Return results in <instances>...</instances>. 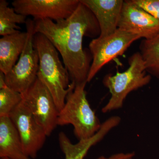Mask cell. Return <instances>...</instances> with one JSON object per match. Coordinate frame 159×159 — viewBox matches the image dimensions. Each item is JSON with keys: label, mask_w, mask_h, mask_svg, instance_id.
I'll return each instance as SVG.
<instances>
[{"label": "cell", "mask_w": 159, "mask_h": 159, "mask_svg": "<svg viewBox=\"0 0 159 159\" xmlns=\"http://www.w3.org/2000/svg\"><path fill=\"white\" fill-rule=\"evenodd\" d=\"M140 50L147 72L159 77V33L151 39L143 40Z\"/></svg>", "instance_id": "15"}, {"label": "cell", "mask_w": 159, "mask_h": 159, "mask_svg": "<svg viewBox=\"0 0 159 159\" xmlns=\"http://www.w3.org/2000/svg\"><path fill=\"white\" fill-rule=\"evenodd\" d=\"M60 148L65 159H84L91 148L90 144L84 140H80L73 144L68 137L60 140Z\"/></svg>", "instance_id": "17"}, {"label": "cell", "mask_w": 159, "mask_h": 159, "mask_svg": "<svg viewBox=\"0 0 159 159\" xmlns=\"http://www.w3.org/2000/svg\"><path fill=\"white\" fill-rule=\"evenodd\" d=\"M9 117L17 129L24 152L30 158H36L48 137L45 131L22 101Z\"/></svg>", "instance_id": "8"}, {"label": "cell", "mask_w": 159, "mask_h": 159, "mask_svg": "<svg viewBox=\"0 0 159 159\" xmlns=\"http://www.w3.org/2000/svg\"><path fill=\"white\" fill-rule=\"evenodd\" d=\"M140 38L137 34L118 29L110 35L105 37L98 36L92 40L89 48L93 61L87 82H90L103 66L122 55L133 43Z\"/></svg>", "instance_id": "6"}, {"label": "cell", "mask_w": 159, "mask_h": 159, "mask_svg": "<svg viewBox=\"0 0 159 159\" xmlns=\"http://www.w3.org/2000/svg\"><path fill=\"white\" fill-rule=\"evenodd\" d=\"M1 159H10L7 158H1Z\"/></svg>", "instance_id": "21"}, {"label": "cell", "mask_w": 159, "mask_h": 159, "mask_svg": "<svg viewBox=\"0 0 159 159\" xmlns=\"http://www.w3.org/2000/svg\"><path fill=\"white\" fill-rule=\"evenodd\" d=\"M35 33L43 34L62 57L72 83L87 82L90 60L83 48L84 36L96 38L100 34L99 24L92 11L80 2L70 16L54 21L34 20Z\"/></svg>", "instance_id": "1"}, {"label": "cell", "mask_w": 159, "mask_h": 159, "mask_svg": "<svg viewBox=\"0 0 159 159\" xmlns=\"http://www.w3.org/2000/svg\"><path fill=\"white\" fill-rule=\"evenodd\" d=\"M87 83L77 84L69 92L57 120V125L60 126L73 125L74 134L79 140L93 136L102 125L87 98Z\"/></svg>", "instance_id": "3"}, {"label": "cell", "mask_w": 159, "mask_h": 159, "mask_svg": "<svg viewBox=\"0 0 159 159\" xmlns=\"http://www.w3.org/2000/svg\"><path fill=\"white\" fill-rule=\"evenodd\" d=\"M93 14L100 29V37L113 34L118 29L122 0H80Z\"/></svg>", "instance_id": "11"}, {"label": "cell", "mask_w": 159, "mask_h": 159, "mask_svg": "<svg viewBox=\"0 0 159 159\" xmlns=\"http://www.w3.org/2000/svg\"><path fill=\"white\" fill-rule=\"evenodd\" d=\"M22 102L42 126L48 137L57 126L59 111L52 95L37 77L28 90L22 94Z\"/></svg>", "instance_id": "7"}, {"label": "cell", "mask_w": 159, "mask_h": 159, "mask_svg": "<svg viewBox=\"0 0 159 159\" xmlns=\"http://www.w3.org/2000/svg\"><path fill=\"white\" fill-rule=\"evenodd\" d=\"M31 159L23 150L21 140L10 117H0V158Z\"/></svg>", "instance_id": "12"}, {"label": "cell", "mask_w": 159, "mask_h": 159, "mask_svg": "<svg viewBox=\"0 0 159 159\" xmlns=\"http://www.w3.org/2000/svg\"><path fill=\"white\" fill-rule=\"evenodd\" d=\"M134 4L159 20V0H132Z\"/></svg>", "instance_id": "18"}, {"label": "cell", "mask_w": 159, "mask_h": 159, "mask_svg": "<svg viewBox=\"0 0 159 159\" xmlns=\"http://www.w3.org/2000/svg\"><path fill=\"white\" fill-rule=\"evenodd\" d=\"M134 155L135 153L134 152H127V153L120 152V153L115 154L109 157H106L102 156L99 157L97 159H127L129 158H133Z\"/></svg>", "instance_id": "19"}, {"label": "cell", "mask_w": 159, "mask_h": 159, "mask_svg": "<svg viewBox=\"0 0 159 159\" xmlns=\"http://www.w3.org/2000/svg\"><path fill=\"white\" fill-rule=\"evenodd\" d=\"M7 86L6 84V74L0 71V89L4 88Z\"/></svg>", "instance_id": "20"}, {"label": "cell", "mask_w": 159, "mask_h": 159, "mask_svg": "<svg viewBox=\"0 0 159 159\" xmlns=\"http://www.w3.org/2000/svg\"><path fill=\"white\" fill-rule=\"evenodd\" d=\"M128 68L115 75H107L102 80L108 89L111 97L102 109L103 113L122 108L127 96L150 82L151 76L147 74L145 61L140 52L133 54L129 59Z\"/></svg>", "instance_id": "4"}, {"label": "cell", "mask_w": 159, "mask_h": 159, "mask_svg": "<svg viewBox=\"0 0 159 159\" xmlns=\"http://www.w3.org/2000/svg\"><path fill=\"white\" fill-rule=\"evenodd\" d=\"M80 2V0H15L11 4L16 12L26 17L57 21L70 16Z\"/></svg>", "instance_id": "9"}, {"label": "cell", "mask_w": 159, "mask_h": 159, "mask_svg": "<svg viewBox=\"0 0 159 159\" xmlns=\"http://www.w3.org/2000/svg\"><path fill=\"white\" fill-rule=\"evenodd\" d=\"M33 43L39 57L37 77L48 89L60 111L75 84L70 83L68 71L60 59L58 51L44 35L35 33Z\"/></svg>", "instance_id": "2"}, {"label": "cell", "mask_w": 159, "mask_h": 159, "mask_svg": "<svg viewBox=\"0 0 159 159\" xmlns=\"http://www.w3.org/2000/svg\"><path fill=\"white\" fill-rule=\"evenodd\" d=\"M27 32L19 31L0 39V71L7 74L17 62L25 45Z\"/></svg>", "instance_id": "13"}, {"label": "cell", "mask_w": 159, "mask_h": 159, "mask_svg": "<svg viewBox=\"0 0 159 159\" xmlns=\"http://www.w3.org/2000/svg\"><path fill=\"white\" fill-rule=\"evenodd\" d=\"M27 39L25 45L16 64L6 75V85L22 94L26 93L37 78L39 57L33 40L35 23L27 19L25 23Z\"/></svg>", "instance_id": "5"}, {"label": "cell", "mask_w": 159, "mask_h": 159, "mask_svg": "<svg viewBox=\"0 0 159 159\" xmlns=\"http://www.w3.org/2000/svg\"><path fill=\"white\" fill-rule=\"evenodd\" d=\"M133 158H129L127 159H132Z\"/></svg>", "instance_id": "22"}, {"label": "cell", "mask_w": 159, "mask_h": 159, "mask_svg": "<svg viewBox=\"0 0 159 159\" xmlns=\"http://www.w3.org/2000/svg\"><path fill=\"white\" fill-rule=\"evenodd\" d=\"M22 99V94L8 86L0 89V117L10 116Z\"/></svg>", "instance_id": "16"}, {"label": "cell", "mask_w": 159, "mask_h": 159, "mask_svg": "<svg viewBox=\"0 0 159 159\" xmlns=\"http://www.w3.org/2000/svg\"><path fill=\"white\" fill-rule=\"evenodd\" d=\"M27 17L9 6L6 0L0 1V35L2 36L15 34L20 29L17 24H25Z\"/></svg>", "instance_id": "14"}, {"label": "cell", "mask_w": 159, "mask_h": 159, "mask_svg": "<svg viewBox=\"0 0 159 159\" xmlns=\"http://www.w3.org/2000/svg\"><path fill=\"white\" fill-rule=\"evenodd\" d=\"M118 29L149 39L159 33V20L132 0L125 1Z\"/></svg>", "instance_id": "10"}]
</instances>
